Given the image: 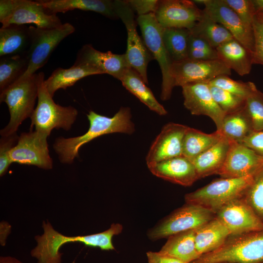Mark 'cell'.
Returning a JSON list of instances; mask_svg holds the SVG:
<instances>
[{
    "mask_svg": "<svg viewBox=\"0 0 263 263\" xmlns=\"http://www.w3.org/2000/svg\"><path fill=\"white\" fill-rule=\"evenodd\" d=\"M90 126L84 134L74 137H59L55 141L53 148L61 163L71 164L78 157L80 148L93 139L106 134L125 133L132 134L134 125L131 120V109L121 107L112 117L98 114L93 111L87 114Z\"/></svg>",
    "mask_w": 263,
    "mask_h": 263,
    "instance_id": "obj_1",
    "label": "cell"
},
{
    "mask_svg": "<svg viewBox=\"0 0 263 263\" xmlns=\"http://www.w3.org/2000/svg\"><path fill=\"white\" fill-rule=\"evenodd\" d=\"M43 233L36 236L37 245L31 250V255L38 263H61L59 249L67 243L79 242L103 250H114L112 243L113 236L119 234V229L112 225L102 232L88 235L67 236L56 231L49 222L42 223Z\"/></svg>",
    "mask_w": 263,
    "mask_h": 263,
    "instance_id": "obj_2",
    "label": "cell"
},
{
    "mask_svg": "<svg viewBox=\"0 0 263 263\" xmlns=\"http://www.w3.org/2000/svg\"><path fill=\"white\" fill-rule=\"evenodd\" d=\"M263 263V229L230 234L217 249L190 263Z\"/></svg>",
    "mask_w": 263,
    "mask_h": 263,
    "instance_id": "obj_3",
    "label": "cell"
},
{
    "mask_svg": "<svg viewBox=\"0 0 263 263\" xmlns=\"http://www.w3.org/2000/svg\"><path fill=\"white\" fill-rule=\"evenodd\" d=\"M38 74L19 79L0 92V102H5L8 108L10 120L0 130L1 136L17 132L22 122L30 118L35 110L38 96Z\"/></svg>",
    "mask_w": 263,
    "mask_h": 263,
    "instance_id": "obj_4",
    "label": "cell"
},
{
    "mask_svg": "<svg viewBox=\"0 0 263 263\" xmlns=\"http://www.w3.org/2000/svg\"><path fill=\"white\" fill-rule=\"evenodd\" d=\"M38 74V103L30 117V130L35 127V130L49 135L54 129L70 130L76 119L77 110L71 106H62L56 103L44 85V73Z\"/></svg>",
    "mask_w": 263,
    "mask_h": 263,
    "instance_id": "obj_5",
    "label": "cell"
},
{
    "mask_svg": "<svg viewBox=\"0 0 263 263\" xmlns=\"http://www.w3.org/2000/svg\"><path fill=\"white\" fill-rule=\"evenodd\" d=\"M253 175L242 178H221L187 193L186 203L199 206L214 213L230 202L242 198L252 182Z\"/></svg>",
    "mask_w": 263,
    "mask_h": 263,
    "instance_id": "obj_6",
    "label": "cell"
},
{
    "mask_svg": "<svg viewBox=\"0 0 263 263\" xmlns=\"http://www.w3.org/2000/svg\"><path fill=\"white\" fill-rule=\"evenodd\" d=\"M136 21L146 47L160 67L162 75L160 97L167 100L171 96L174 85L171 75L173 61L163 39L164 27L158 22L153 13L138 16Z\"/></svg>",
    "mask_w": 263,
    "mask_h": 263,
    "instance_id": "obj_7",
    "label": "cell"
},
{
    "mask_svg": "<svg viewBox=\"0 0 263 263\" xmlns=\"http://www.w3.org/2000/svg\"><path fill=\"white\" fill-rule=\"evenodd\" d=\"M2 26L33 24L38 28H53L63 23L56 14L49 13L39 0H0Z\"/></svg>",
    "mask_w": 263,
    "mask_h": 263,
    "instance_id": "obj_8",
    "label": "cell"
},
{
    "mask_svg": "<svg viewBox=\"0 0 263 263\" xmlns=\"http://www.w3.org/2000/svg\"><path fill=\"white\" fill-rule=\"evenodd\" d=\"M31 43L27 53L29 65L26 72L19 79H23L36 74L48 61L51 54L61 41L75 31L70 23H63L53 28H40L29 26Z\"/></svg>",
    "mask_w": 263,
    "mask_h": 263,
    "instance_id": "obj_9",
    "label": "cell"
},
{
    "mask_svg": "<svg viewBox=\"0 0 263 263\" xmlns=\"http://www.w3.org/2000/svg\"><path fill=\"white\" fill-rule=\"evenodd\" d=\"M215 217L216 214L208 209L186 203L151 228L148 236L152 240L168 238L180 232L197 229Z\"/></svg>",
    "mask_w": 263,
    "mask_h": 263,
    "instance_id": "obj_10",
    "label": "cell"
},
{
    "mask_svg": "<svg viewBox=\"0 0 263 263\" xmlns=\"http://www.w3.org/2000/svg\"><path fill=\"white\" fill-rule=\"evenodd\" d=\"M116 13L127 31V48L125 53L130 66L135 70L148 84L147 67L153 58L138 34L134 11L127 0H113Z\"/></svg>",
    "mask_w": 263,
    "mask_h": 263,
    "instance_id": "obj_11",
    "label": "cell"
},
{
    "mask_svg": "<svg viewBox=\"0 0 263 263\" xmlns=\"http://www.w3.org/2000/svg\"><path fill=\"white\" fill-rule=\"evenodd\" d=\"M46 133L31 130L19 136L16 145L10 152L12 163L33 165L44 169L53 168Z\"/></svg>",
    "mask_w": 263,
    "mask_h": 263,
    "instance_id": "obj_12",
    "label": "cell"
},
{
    "mask_svg": "<svg viewBox=\"0 0 263 263\" xmlns=\"http://www.w3.org/2000/svg\"><path fill=\"white\" fill-rule=\"evenodd\" d=\"M230 75L231 69L220 59L201 60L187 58L173 62L171 70L174 87L194 82H209L218 76Z\"/></svg>",
    "mask_w": 263,
    "mask_h": 263,
    "instance_id": "obj_13",
    "label": "cell"
},
{
    "mask_svg": "<svg viewBox=\"0 0 263 263\" xmlns=\"http://www.w3.org/2000/svg\"><path fill=\"white\" fill-rule=\"evenodd\" d=\"M204 5L205 15L225 27L236 40L254 53L252 25L244 23L224 0H205Z\"/></svg>",
    "mask_w": 263,
    "mask_h": 263,
    "instance_id": "obj_14",
    "label": "cell"
},
{
    "mask_svg": "<svg viewBox=\"0 0 263 263\" xmlns=\"http://www.w3.org/2000/svg\"><path fill=\"white\" fill-rule=\"evenodd\" d=\"M158 22L164 28L191 30L203 16L193 0H158L154 12Z\"/></svg>",
    "mask_w": 263,
    "mask_h": 263,
    "instance_id": "obj_15",
    "label": "cell"
},
{
    "mask_svg": "<svg viewBox=\"0 0 263 263\" xmlns=\"http://www.w3.org/2000/svg\"><path fill=\"white\" fill-rule=\"evenodd\" d=\"M181 87L185 108L193 115L208 116L220 131L225 114L213 99L208 82L191 83Z\"/></svg>",
    "mask_w": 263,
    "mask_h": 263,
    "instance_id": "obj_16",
    "label": "cell"
},
{
    "mask_svg": "<svg viewBox=\"0 0 263 263\" xmlns=\"http://www.w3.org/2000/svg\"><path fill=\"white\" fill-rule=\"evenodd\" d=\"M229 141L224 163L217 174L221 178H238L252 175L263 166V156L244 145Z\"/></svg>",
    "mask_w": 263,
    "mask_h": 263,
    "instance_id": "obj_17",
    "label": "cell"
},
{
    "mask_svg": "<svg viewBox=\"0 0 263 263\" xmlns=\"http://www.w3.org/2000/svg\"><path fill=\"white\" fill-rule=\"evenodd\" d=\"M189 127L174 123L165 125L152 144L146 157L148 167L182 155L185 134Z\"/></svg>",
    "mask_w": 263,
    "mask_h": 263,
    "instance_id": "obj_18",
    "label": "cell"
},
{
    "mask_svg": "<svg viewBox=\"0 0 263 263\" xmlns=\"http://www.w3.org/2000/svg\"><path fill=\"white\" fill-rule=\"evenodd\" d=\"M74 65L89 66L101 74L110 75L119 80L126 71L131 67L125 54H115L111 51L102 52L89 44L84 45L78 51Z\"/></svg>",
    "mask_w": 263,
    "mask_h": 263,
    "instance_id": "obj_19",
    "label": "cell"
},
{
    "mask_svg": "<svg viewBox=\"0 0 263 263\" xmlns=\"http://www.w3.org/2000/svg\"><path fill=\"white\" fill-rule=\"evenodd\" d=\"M216 216L231 234L263 229V224L242 197L223 207L216 212Z\"/></svg>",
    "mask_w": 263,
    "mask_h": 263,
    "instance_id": "obj_20",
    "label": "cell"
},
{
    "mask_svg": "<svg viewBox=\"0 0 263 263\" xmlns=\"http://www.w3.org/2000/svg\"><path fill=\"white\" fill-rule=\"evenodd\" d=\"M148 168L155 176L185 187L191 186L199 179L193 164L183 155L162 161Z\"/></svg>",
    "mask_w": 263,
    "mask_h": 263,
    "instance_id": "obj_21",
    "label": "cell"
},
{
    "mask_svg": "<svg viewBox=\"0 0 263 263\" xmlns=\"http://www.w3.org/2000/svg\"><path fill=\"white\" fill-rule=\"evenodd\" d=\"M47 11L51 14L65 13L74 10L93 11L111 19L118 17L114 2L110 0H40Z\"/></svg>",
    "mask_w": 263,
    "mask_h": 263,
    "instance_id": "obj_22",
    "label": "cell"
},
{
    "mask_svg": "<svg viewBox=\"0 0 263 263\" xmlns=\"http://www.w3.org/2000/svg\"><path fill=\"white\" fill-rule=\"evenodd\" d=\"M219 59L241 76L250 73L254 53L235 38L216 48Z\"/></svg>",
    "mask_w": 263,
    "mask_h": 263,
    "instance_id": "obj_23",
    "label": "cell"
},
{
    "mask_svg": "<svg viewBox=\"0 0 263 263\" xmlns=\"http://www.w3.org/2000/svg\"><path fill=\"white\" fill-rule=\"evenodd\" d=\"M31 43L29 26L11 24L0 28V57L26 55Z\"/></svg>",
    "mask_w": 263,
    "mask_h": 263,
    "instance_id": "obj_24",
    "label": "cell"
},
{
    "mask_svg": "<svg viewBox=\"0 0 263 263\" xmlns=\"http://www.w3.org/2000/svg\"><path fill=\"white\" fill-rule=\"evenodd\" d=\"M230 232L216 216L195 229L196 248L200 255L211 252L222 245Z\"/></svg>",
    "mask_w": 263,
    "mask_h": 263,
    "instance_id": "obj_25",
    "label": "cell"
},
{
    "mask_svg": "<svg viewBox=\"0 0 263 263\" xmlns=\"http://www.w3.org/2000/svg\"><path fill=\"white\" fill-rule=\"evenodd\" d=\"M159 253L186 263H190L200 255L195 243V229L180 232L168 237Z\"/></svg>",
    "mask_w": 263,
    "mask_h": 263,
    "instance_id": "obj_26",
    "label": "cell"
},
{
    "mask_svg": "<svg viewBox=\"0 0 263 263\" xmlns=\"http://www.w3.org/2000/svg\"><path fill=\"white\" fill-rule=\"evenodd\" d=\"M229 146L228 140L223 136L218 143L191 161L199 179L217 174L224 163Z\"/></svg>",
    "mask_w": 263,
    "mask_h": 263,
    "instance_id": "obj_27",
    "label": "cell"
},
{
    "mask_svg": "<svg viewBox=\"0 0 263 263\" xmlns=\"http://www.w3.org/2000/svg\"><path fill=\"white\" fill-rule=\"evenodd\" d=\"M101 74L95 69L86 65H75L67 69H56L46 80L44 85L50 95L53 97L59 89H66L73 86L81 78L94 75Z\"/></svg>",
    "mask_w": 263,
    "mask_h": 263,
    "instance_id": "obj_28",
    "label": "cell"
},
{
    "mask_svg": "<svg viewBox=\"0 0 263 263\" xmlns=\"http://www.w3.org/2000/svg\"><path fill=\"white\" fill-rule=\"evenodd\" d=\"M123 86L137 97L150 110L160 115H165L167 111L160 104L150 89L147 87L140 75L131 67L128 68L120 80Z\"/></svg>",
    "mask_w": 263,
    "mask_h": 263,
    "instance_id": "obj_29",
    "label": "cell"
},
{
    "mask_svg": "<svg viewBox=\"0 0 263 263\" xmlns=\"http://www.w3.org/2000/svg\"><path fill=\"white\" fill-rule=\"evenodd\" d=\"M223 137L217 130L211 133H206L188 127L183 140L182 155L192 161L218 143Z\"/></svg>",
    "mask_w": 263,
    "mask_h": 263,
    "instance_id": "obj_30",
    "label": "cell"
},
{
    "mask_svg": "<svg viewBox=\"0 0 263 263\" xmlns=\"http://www.w3.org/2000/svg\"><path fill=\"white\" fill-rule=\"evenodd\" d=\"M253 131L251 120L244 108L235 113L226 114L219 132L228 140L241 143Z\"/></svg>",
    "mask_w": 263,
    "mask_h": 263,
    "instance_id": "obj_31",
    "label": "cell"
},
{
    "mask_svg": "<svg viewBox=\"0 0 263 263\" xmlns=\"http://www.w3.org/2000/svg\"><path fill=\"white\" fill-rule=\"evenodd\" d=\"M191 34L200 37L216 49L222 44L234 38L223 25L205 15L190 30Z\"/></svg>",
    "mask_w": 263,
    "mask_h": 263,
    "instance_id": "obj_32",
    "label": "cell"
},
{
    "mask_svg": "<svg viewBox=\"0 0 263 263\" xmlns=\"http://www.w3.org/2000/svg\"><path fill=\"white\" fill-rule=\"evenodd\" d=\"M28 65L26 55L0 57V92L17 81L26 72Z\"/></svg>",
    "mask_w": 263,
    "mask_h": 263,
    "instance_id": "obj_33",
    "label": "cell"
},
{
    "mask_svg": "<svg viewBox=\"0 0 263 263\" xmlns=\"http://www.w3.org/2000/svg\"><path fill=\"white\" fill-rule=\"evenodd\" d=\"M189 30L185 28H164L163 39L173 62L188 58Z\"/></svg>",
    "mask_w": 263,
    "mask_h": 263,
    "instance_id": "obj_34",
    "label": "cell"
},
{
    "mask_svg": "<svg viewBox=\"0 0 263 263\" xmlns=\"http://www.w3.org/2000/svg\"><path fill=\"white\" fill-rule=\"evenodd\" d=\"M242 198L263 224V166L253 174L252 182Z\"/></svg>",
    "mask_w": 263,
    "mask_h": 263,
    "instance_id": "obj_35",
    "label": "cell"
},
{
    "mask_svg": "<svg viewBox=\"0 0 263 263\" xmlns=\"http://www.w3.org/2000/svg\"><path fill=\"white\" fill-rule=\"evenodd\" d=\"M209 87L213 99L225 114L244 108L246 99L216 86L209 85Z\"/></svg>",
    "mask_w": 263,
    "mask_h": 263,
    "instance_id": "obj_36",
    "label": "cell"
},
{
    "mask_svg": "<svg viewBox=\"0 0 263 263\" xmlns=\"http://www.w3.org/2000/svg\"><path fill=\"white\" fill-rule=\"evenodd\" d=\"M244 109L254 131H263V94L257 88L246 97Z\"/></svg>",
    "mask_w": 263,
    "mask_h": 263,
    "instance_id": "obj_37",
    "label": "cell"
},
{
    "mask_svg": "<svg viewBox=\"0 0 263 263\" xmlns=\"http://www.w3.org/2000/svg\"><path fill=\"white\" fill-rule=\"evenodd\" d=\"M210 85L216 86L244 99L257 88L252 82H244L230 78L229 75H221L208 82Z\"/></svg>",
    "mask_w": 263,
    "mask_h": 263,
    "instance_id": "obj_38",
    "label": "cell"
},
{
    "mask_svg": "<svg viewBox=\"0 0 263 263\" xmlns=\"http://www.w3.org/2000/svg\"><path fill=\"white\" fill-rule=\"evenodd\" d=\"M0 139V175H4L12 163L10 152L18 142L19 136L17 132L7 135L1 136Z\"/></svg>",
    "mask_w": 263,
    "mask_h": 263,
    "instance_id": "obj_39",
    "label": "cell"
},
{
    "mask_svg": "<svg viewBox=\"0 0 263 263\" xmlns=\"http://www.w3.org/2000/svg\"><path fill=\"white\" fill-rule=\"evenodd\" d=\"M246 24L252 25L256 15L251 0H224Z\"/></svg>",
    "mask_w": 263,
    "mask_h": 263,
    "instance_id": "obj_40",
    "label": "cell"
},
{
    "mask_svg": "<svg viewBox=\"0 0 263 263\" xmlns=\"http://www.w3.org/2000/svg\"><path fill=\"white\" fill-rule=\"evenodd\" d=\"M252 26L255 39L254 64L263 65V15H255Z\"/></svg>",
    "mask_w": 263,
    "mask_h": 263,
    "instance_id": "obj_41",
    "label": "cell"
},
{
    "mask_svg": "<svg viewBox=\"0 0 263 263\" xmlns=\"http://www.w3.org/2000/svg\"><path fill=\"white\" fill-rule=\"evenodd\" d=\"M133 11L138 16L154 13L158 0H127Z\"/></svg>",
    "mask_w": 263,
    "mask_h": 263,
    "instance_id": "obj_42",
    "label": "cell"
},
{
    "mask_svg": "<svg viewBox=\"0 0 263 263\" xmlns=\"http://www.w3.org/2000/svg\"><path fill=\"white\" fill-rule=\"evenodd\" d=\"M241 144L263 156V131H253Z\"/></svg>",
    "mask_w": 263,
    "mask_h": 263,
    "instance_id": "obj_43",
    "label": "cell"
},
{
    "mask_svg": "<svg viewBox=\"0 0 263 263\" xmlns=\"http://www.w3.org/2000/svg\"><path fill=\"white\" fill-rule=\"evenodd\" d=\"M190 51L217 53L216 49L211 47L207 41L191 34V33L188 39V52Z\"/></svg>",
    "mask_w": 263,
    "mask_h": 263,
    "instance_id": "obj_44",
    "label": "cell"
},
{
    "mask_svg": "<svg viewBox=\"0 0 263 263\" xmlns=\"http://www.w3.org/2000/svg\"><path fill=\"white\" fill-rule=\"evenodd\" d=\"M146 255L149 263H186L158 252L148 251Z\"/></svg>",
    "mask_w": 263,
    "mask_h": 263,
    "instance_id": "obj_45",
    "label": "cell"
},
{
    "mask_svg": "<svg viewBox=\"0 0 263 263\" xmlns=\"http://www.w3.org/2000/svg\"><path fill=\"white\" fill-rule=\"evenodd\" d=\"M256 14L263 15V0H251Z\"/></svg>",
    "mask_w": 263,
    "mask_h": 263,
    "instance_id": "obj_46",
    "label": "cell"
},
{
    "mask_svg": "<svg viewBox=\"0 0 263 263\" xmlns=\"http://www.w3.org/2000/svg\"><path fill=\"white\" fill-rule=\"evenodd\" d=\"M0 263H23L15 257L12 256H0Z\"/></svg>",
    "mask_w": 263,
    "mask_h": 263,
    "instance_id": "obj_47",
    "label": "cell"
},
{
    "mask_svg": "<svg viewBox=\"0 0 263 263\" xmlns=\"http://www.w3.org/2000/svg\"><path fill=\"white\" fill-rule=\"evenodd\" d=\"M218 263H231V262H221Z\"/></svg>",
    "mask_w": 263,
    "mask_h": 263,
    "instance_id": "obj_48",
    "label": "cell"
}]
</instances>
